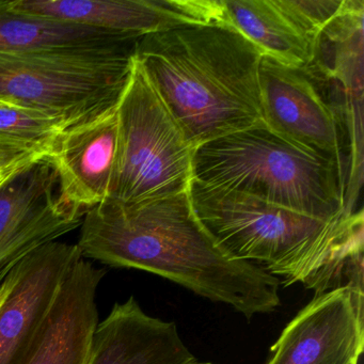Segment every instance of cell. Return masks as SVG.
I'll return each mask as SVG.
<instances>
[{"label":"cell","mask_w":364,"mask_h":364,"mask_svg":"<svg viewBox=\"0 0 364 364\" xmlns=\"http://www.w3.org/2000/svg\"><path fill=\"white\" fill-rule=\"evenodd\" d=\"M174 321L151 316L135 297L117 302L93 336L87 364H195Z\"/></svg>","instance_id":"obj_14"},{"label":"cell","mask_w":364,"mask_h":364,"mask_svg":"<svg viewBox=\"0 0 364 364\" xmlns=\"http://www.w3.org/2000/svg\"><path fill=\"white\" fill-rule=\"evenodd\" d=\"M195 364H213V363H208V362H206V363H200V362H196Z\"/></svg>","instance_id":"obj_20"},{"label":"cell","mask_w":364,"mask_h":364,"mask_svg":"<svg viewBox=\"0 0 364 364\" xmlns=\"http://www.w3.org/2000/svg\"><path fill=\"white\" fill-rule=\"evenodd\" d=\"M16 14L140 39L186 24L220 21L218 0H16Z\"/></svg>","instance_id":"obj_10"},{"label":"cell","mask_w":364,"mask_h":364,"mask_svg":"<svg viewBox=\"0 0 364 364\" xmlns=\"http://www.w3.org/2000/svg\"><path fill=\"white\" fill-rule=\"evenodd\" d=\"M117 114L118 146L109 198L135 203L188 191L195 149L136 58Z\"/></svg>","instance_id":"obj_6"},{"label":"cell","mask_w":364,"mask_h":364,"mask_svg":"<svg viewBox=\"0 0 364 364\" xmlns=\"http://www.w3.org/2000/svg\"><path fill=\"white\" fill-rule=\"evenodd\" d=\"M84 259L157 274L250 321L281 306L280 281L223 248L195 214L188 191L135 203L108 198L87 210Z\"/></svg>","instance_id":"obj_1"},{"label":"cell","mask_w":364,"mask_h":364,"mask_svg":"<svg viewBox=\"0 0 364 364\" xmlns=\"http://www.w3.org/2000/svg\"><path fill=\"white\" fill-rule=\"evenodd\" d=\"M221 23L242 33L263 56L295 68L306 67L316 42L294 22L282 0H220Z\"/></svg>","instance_id":"obj_15"},{"label":"cell","mask_w":364,"mask_h":364,"mask_svg":"<svg viewBox=\"0 0 364 364\" xmlns=\"http://www.w3.org/2000/svg\"><path fill=\"white\" fill-rule=\"evenodd\" d=\"M294 22L315 42L321 31L342 12L345 0H283Z\"/></svg>","instance_id":"obj_18"},{"label":"cell","mask_w":364,"mask_h":364,"mask_svg":"<svg viewBox=\"0 0 364 364\" xmlns=\"http://www.w3.org/2000/svg\"><path fill=\"white\" fill-rule=\"evenodd\" d=\"M65 129L42 112L0 104V176L5 180L46 161Z\"/></svg>","instance_id":"obj_17"},{"label":"cell","mask_w":364,"mask_h":364,"mask_svg":"<svg viewBox=\"0 0 364 364\" xmlns=\"http://www.w3.org/2000/svg\"><path fill=\"white\" fill-rule=\"evenodd\" d=\"M265 124L296 146L336 164L353 186L350 141L343 117L323 82L306 67L295 68L263 56L259 67Z\"/></svg>","instance_id":"obj_7"},{"label":"cell","mask_w":364,"mask_h":364,"mask_svg":"<svg viewBox=\"0 0 364 364\" xmlns=\"http://www.w3.org/2000/svg\"><path fill=\"white\" fill-rule=\"evenodd\" d=\"M138 39L71 23L16 14L0 0V53L97 50L134 43Z\"/></svg>","instance_id":"obj_16"},{"label":"cell","mask_w":364,"mask_h":364,"mask_svg":"<svg viewBox=\"0 0 364 364\" xmlns=\"http://www.w3.org/2000/svg\"><path fill=\"white\" fill-rule=\"evenodd\" d=\"M85 214L61 199L48 161L6 180L0 185V285L33 251L80 227Z\"/></svg>","instance_id":"obj_8"},{"label":"cell","mask_w":364,"mask_h":364,"mask_svg":"<svg viewBox=\"0 0 364 364\" xmlns=\"http://www.w3.org/2000/svg\"><path fill=\"white\" fill-rule=\"evenodd\" d=\"M189 199L200 223L236 259L263 264L284 287L314 295L363 287V213L323 221L193 178Z\"/></svg>","instance_id":"obj_2"},{"label":"cell","mask_w":364,"mask_h":364,"mask_svg":"<svg viewBox=\"0 0 364 364\" xmlns=\"http://www.w3.org/2000/svg\"><path fill=\"white\" fill-rule=\"evenodd\" d=\"M137 41L97 50L0 53V104L42 112L65 129L92 120L118 106Z\"/></svg>","instance_id":"obj_5"},{"label":"cell","mask_w":364,"mask_h":364,"mask_svg":"<svg viewBox=\"0 0 364 364\" xmlns=\"http://www.w3.org/2000/svg\"><path fill=\"white\" fill-rule=\"evenodd\" d=\"M77 245L53 242L23 259L0 285V364H18L61 282L80 259Z\"/></svg>","instance_id":"obj_11"},{"label":"cell","mask_w":364,"mask_h":364,"mask_svg":"<svg viewBox=\"0 0 364 364\" xmlns=\"http://www.w3.org/2000/svg\"><path fill=\"white\" fill-rule=\"evenodd\" d=\"M118 146L117 107L63 129L46 161L54 168L61 199L82 212L109 198Z\"/></svg>","instance_id":"obj_13"},{"label":"cell","mask_w":364,"mask_h":364,"mask_svg":"<svg viewBox=\"0 0 364 364\" xmlns=\"http://www.w3.org/2000/svg\"><path fill=\"white\" fill-rule=\"evenodd\" d=\"M193 178L323 221L350 214L344 171L264 123L196 148Z\"/></svg>","instance_id":"obj_4"},{"label":"cell","mask_w":364,"mask_h":364,"mask_svg":"<svg viewBox=\"0 0 364 364\" xmlns=\"http://www.w3.org/2000/svg\"><path fill=\"white\" fill-rule=\"evenodd\" d=\"M364 349V289L317 294L287 323L266 364H359Z\"/></svg>","instance_id":"obj_9"},{"label":"cell","mask_w":364,"mask_h":364,"mask_svg":"<svg viewBox=\"0 0 364 364\" xmlns=\"http://www.w3.org/2000/svg\"><path fill=\"white\" fill-rule=\"evenodd\" d=\"M5 178H3V176H0V185L3 184L4 182H5Z\"/></svg>","instance_id":"obj_19"},{"label":"cell","mask_w":364,"mask_h":364,"mask_svg":"<svg viewBox=\"0 0 364 364\" xmlns=\"http://www.w3.org/2000/svg\"><path fill=\"white\" fill-rule=\"evenodd\" d=\"M105 272L80 257L63 279L18 364H87Z\"/></svg>","instance_id":"obj_12"},{"label":"cell","mask_w":364,"mask_h":364,"mask_svg":"<svg viewBox=\"0 0 364 364\" xmlns=\"http://www.w3.org/2000/svg\"><path fill=\"white\" fill-rule=\"evenodd\" d=\"M136 60L193 149L265 124L263 54L219 23L186 24L140 38Z\"/></svg>","instance_id":"obj_3"}]
</instances>
